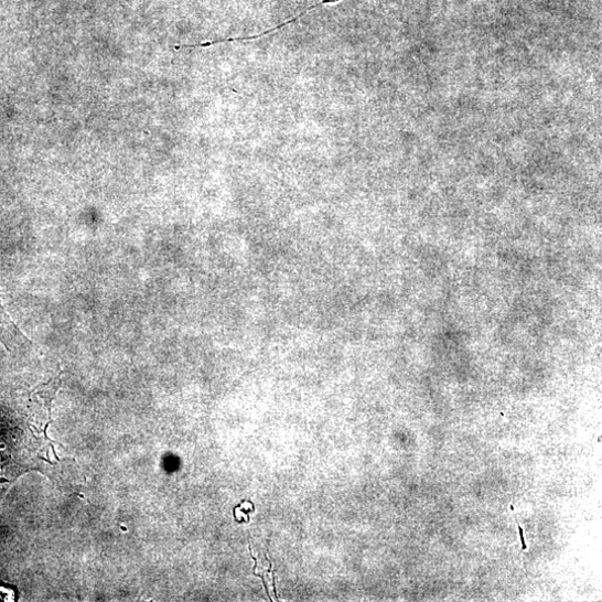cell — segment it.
<instances>
[{
    "label": "cell",
    "mask_w": 602,
    "mask_h": 602,
    "mask_svg": "<svg viewBox=\"0 0 602 602\" xmlns=\"http://www.w3.org/2000/svg\"><path fill=\"white\" fill-rule=\"evenodd\" d=\"M250 555L255 560V574L262 578L265 588L267 590L268 596L271 601H278L276 593L275 576L272 571V565L269 561L267 555L261 553L259 550L255 549L251 545L249 546Z\"/></svg>",
    "instance_id": "2"
},
{
    "label": "cell",
    "mask_w": 602,
    "mask_h": 602,
    "mask_svg": "<svg viewBox=\"0 0 602 602\" xmlns=\"http://www.w3.org/2000/svg\"><path fill=\"white\" fill-rule=\"evenodd\" d=\"M0 343H2L10 352H13L18 347L24 346L26 343H30L26 336L21 332V330L8 314L2 304V300H0Z\"/></svg>",
    "instance_id": "1"
},
{
    "label": "cell",
    "mask_w": 602,
    "mask_h": 602,
    "mask_svg": "<svg viewBox=\"0 0 602 602\" xmlns=\"http://www.w3.org/2000/svg\"><path fill=\"white\" fill-rule=\"evenodd\" d=\"M254 510L255 509H254V505L251 504V502L245 501L241 506H239V507H237L235 509V517H236L237 522H239V523H241V522L248 523L249 522L248 513H252Z\"/></svg>",
    "instance_id": "3"
}]
</instances>
